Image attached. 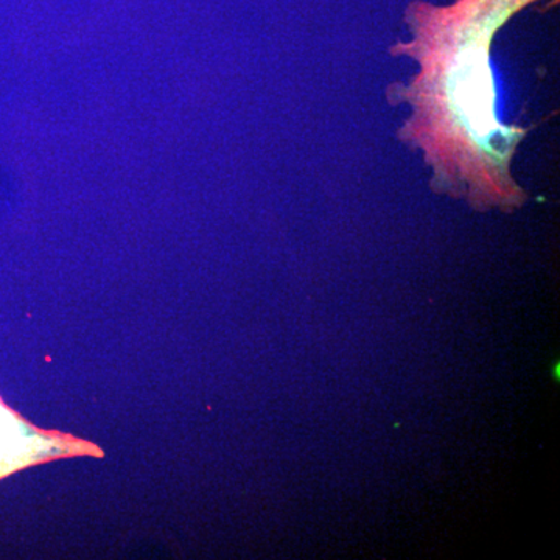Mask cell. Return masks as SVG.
Wrapping results in <instances>:
<instances>
[{"mask_svg": "<svg viewBox=\"0 0 560 560\" xmlns=\"http://www.w3.org/2000/svg\"><path fill=\"white\" fill-rule=\"evenodd\" d=\"M537 2L455 0L434 5L415 0L405 10L410 39L390 47L393 57L419 66L407 84L393 83L386 91L390 105L407 103L411 110L397 136L423 154L431 189L463 198L477 210L514 212L528 201L511 167L529 130L499 120L490 58L497 33Z\"/></svg>", "mask_w": 560, "mask_h": 560, "instance_id": "cell-1", "label": "cell"}, {"mask_svg": "<svg viewBox=\"0 0 560 560\" xmlns=\"http://www.w3.org/2000/svg\"><path fill=\"white\" fill-rule=\"evenodd\" d=\"M90 455L98 458L102 451L69 434L35 429L0 400V478L44 460Z\"/></svg>", "mask_w": 560, "mask_h": 560, "instance_id": "cell-2", "label": "cell"}]
</instances>
